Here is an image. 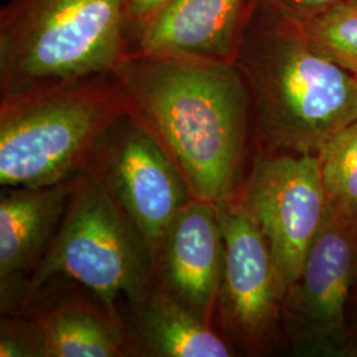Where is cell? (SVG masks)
<instances>
[{
    "label": "cell",
    "instance_id": "cell-9",
    "mask_svg": "<svg viewBox=\"0 0 357 357\" xmlns=\"http://www.w3.org/2000/svg\"><path fill=\"white\" fill-rule=\"evenodd\" d=\"M357 280V224L328 208L301 275L287 289L282 320L298 347L331 344L343 333Z\"/></svg>",
    "mask_w": 357,
    "mask_h": 357
},
{
    "label": "cell",
    "instance_id": "cell-17",
    "mask_svg": "<svg viewBox=\"0 0 357 357\" xmlns=\"http://www.w3.org/2000/svg\"><path fill=\"white\" fill-rule=\"evenodd\" d=\"M0 356L44 357L38 324L26 314L3 315L0 321Z\"/></svg>",
    "mask_w": 357,
    "mask_h": 357
},
{
    "label": "cell",
    "instance_id": "cell-4",
    "mask_svg": "<svg viewBox=\"0 0 357 357\" xmlns=\"http://www.w3.org/2000/svg\"><path fill=\"white\" fill-rule=\"evenodd\" d=\"M0 98V184L11 188L73 178L126 113L113 75Z\"/></svg>",
    "mask_w": 357,
    "mask_h": 357
},
{
    "label": "cell",
    "instance_id": "cell-16",
    "mask_svg": "<svg viewBox=\"0 0 357 357\" xmlns=\"http://www.w3.org/2000/svg\"><path fill=\"white\" fill-rule=\"evenodd\" d=\"M294 22L321 54L357 77V0Z\"/></svg>",
    "mask_w": 357,
    "mask_h": 357
},
{
    "label": "cell",
    "instance_id": "cell-13",
    "mask_svg": "<svg viewBox=\"0 0 357 357\" xmlns=\"http://www.w3.org/2000/svg\"><path fill=\"white\" fill-rule=\"evenodd\" d=\"M128 356L231 357L234 348L216 327L184 306L156 280L142 298L126 303Z\"/></svg>",
    "mask_w": 357,
    "mask_h": 357
},
{
    "label": "cell",
    "instance_id": "cell-11",
    "mask_svg": "<svg viewBox=\"0 0 357 357\" xmlns=\"http://www.w3.org/2000/svg\"><path fill=\"white\" fill-rule=\"evenodd\" d=\"M73 178L0 193V298L3 315H20L26 282L47 253L69 203Z\"/></svg>",
    "mask_w": 357,
    "mask_h": 357
},
{
    "label": "cell",
    "instance_id": "cell-8",
    "mask_svg": "<svg viewBox=\"0 0 357 357\" xmlns=\"http://www.w3.org/2000/svg\"><path fill=\"white\" fill-rule=\"evenodd\" d=\"M216 205L225 252L215 326L236 352L261 354L278 332L287 287L255 222L230 200Z\"/></svg>",
    "mask_w": 357,
    "mask_h": 357
},
{
    "label": "cell",
    "instance_id": "cell-19",
    "mask_svg": "<svg viewBox=\"0 0 357 357\" xmlns=\"http://www.w3.org/2000/svg\"><path fill=\"white\" fill-rule=\"evenodd\" d=\"M172 0H122L128 43L142 26L160 13Z\"/></svg>",
    "mask_w": 357,
    "mask_h": 357
},
{
    "label": "cell",
    "instance_id": "cell-2",
    "mask_svg": "<svg viewBox=\"0 0 357 357\" xmlns=\"http://www.w3.org/2000/svg\"><path fill=\"white\" fill-rule=\"evenodd\" d=\"M236 64L265 149L318 155L357 121V77L321 54L293 19L255 4Z\"/></svg>",
    "mask_w": 357,
    "mask_h": 357
},
{
    "label": "cell",
    "instance_id": "cell-7",
    "mask_svg": "<svg viewBox=\"0 0 357 357\" xmlns=\"http://www.w3.org/2000/svg\"><path fill=\"white\" fill-rule=\"evenodd\" d=\"M153 245L156 258L167 229L192 199L176 165L128 114L105 131L82 168Z\"/></svg>",
    "mask_w": 357,
    "mask_h": 357
},
{
    "label": "cell",
    "instance_id": "cell-3",
    "mask_svg": "<svg viewBox=\"0 0 357 357\" xmlns=\"http://www.w3.org/2000/svg\"><path fill=\"white\" fill-rule=\"evenodd\" d=\"M128 54L122 0H11L0 13V97L113 75Z\"/></svg>",
    "mask_w": 357,
    "mask_h": 357
},
{
    "label": "cell",
    "instance_id": "cell-5",
    "mask_svg": "<svg viewBox=\"0 0 357 357\" xmlns=\"http://www.w3.org/2000/svg\"><path fill=\"white\" fill-rule=\"evenodd\" d=\"M155 273L153 245L81 171L73 176L61 225L26 282L23 312L45 283L66 278L86 289L113 318L122 321L119 301H138L151 287Z\"/></svg>",
    "mask_w": 357,
    "mask_h": 357
},
{
    "label": "cell",
    "instance_id": "cell-15",
    "mask_svg": "<svg viewBox=\"0 0 357 357\" xmlns=\"http://www.w3.org/2000/svg\"><path fill=\"white\" fill-rule=\"evenodd\" d=\"M328 208L357 224V121L318 153Z\"/></svg>",
    "mask_w": 357,
    "mask_h": 357
},
{
    "label": "cell",
    "instance_id": "cell-20",
    "mask_svg": "<svg viewBox=\"0 0 357 357\" xmlns=\"http://www.w3.org/2000/svg\"><path fill=\"white\" fill-rule=\"evenodd\" d=\"M344 352H347V354H344V355H347V356L357 357V343H355V344L349 345L347 349H344Z\"/></svg>",
    "mask_w": 357,
    "mask_h": 357
},
{
    "label": "cell",
    "instance_id": "cell-12",
    "mask_svg": "<svg viewBox=\"0 0 357 357\" xmlns=\"http://www.w3.org/2000/svg\"><path fill=\"white\" fill-rule=\"evenodd\" d=\"M255 0H172L128 40V53L236 63Z\"/></svg>",
    "mask_w": 357,
    "mask_h": 357
},
{
    "label": "cell",
    "instance_id": "cell-10",
    "mask_svg": "<svg viewBox=\"0 0 357 357\" xmlns=\"http://www.w3.org/2000/svg\"><path fill=\"white\" fill-rule=\"evenodd\" d=\"M224 252L217 205L192 197L169 224L156 258V282L213 326Z\"/></svg>",
    "mask_w": 357,
    "mask_h": 357
},
{
    "label": "cell",
    "instance_id": "cell-18",
    "mask_svg": "<svg viewBox=\"0 0 357 357\" xmlns=\"http://www.w3.org/2000/svg\"><path fill=\"white\" fill-rule=\"evenodd\" d=\"M345 1L348 0H255V4L271 8L294 20H305L327 13Z\"/></svg>",
    "mask_w": 357,
    "mask_h": 357
},
{
    "label": "cell",
    "instance_id": "cell-14",
    "mask_svg": "<svg viewBox=\"0 0 357 357\" xmlns=\"http://www.w3.org/2000/svg\"><path fill=\"white\" fill-rule=\"evenodd\" d=\"M44 357L128 356L123 321L113 318L98 299L66 298L32 307Z\"/></svg>",
    "mask_w": 357,
    "mask_h": 357
},
{
    "label": "cell",
    "instance_id": "cell-1",
    "mask_svg": "<svg viewBox=\"0 0 357 357\" xmlns=\"http://www.w3.org/2000/svg\"><path fill=\"white\" fill-rule=\"evenodd\" d=\"M128 113L176 165L192 197L220 204L240 187L253 119L236 63L128 53L113 72Z\"/></svg>",
    "mask_w": 357,
    "mask_h": 357
},
{
    "label": "cell",
    "instance_id": "cell-6",
    "mask_svg": "<svg viewBox=\"0 0 357 357\" xmlns=\"http://www.w3.org/2000/svg\"><path fill=\"white\" fill-rule=\"evenodd\" d=\"M230 202L261 231L289 289L328 212L318 155L268 149Z\"/></svg>",
    "mask_w": 357,
    "mask_h": 357
}]
</instances>
